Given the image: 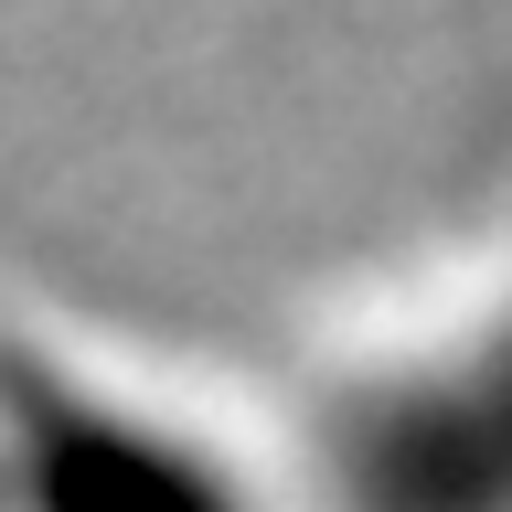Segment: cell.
Instances as JSON below:
<instances>
[{
    "label": "cell",
    "instance_id": "6da1fadb",
    "mask_svg": "<svg viewBox=\"0 0 512 512\" xmlns=\"http://www.w3.org/2000/svg\"><path fill=\"white\" fill-rule=\"evenodd\" d=\"M342 512H512V331L395 384L331 448Z\"/></svg>",
    "mask_w": 512,
    "mask_h": 512
},
{
    "label": "cell",
    "instance_id": "7a4b0ae2",
    "mask_svg": "<svg viewBox=\"0 0 512 512\" xmlns=\"http://www.w3.org/2000/svg\"><path fill=\"white\" fill-rule=\"evenodd\" d=\"M0 384H11V427H22L32 512H235L182 448L139 438L128 416L75 406V395H54L22 363H0Z\"/></svg>",
    "mask_w": 512,
    "mask_h": 512
}]
</instances>
